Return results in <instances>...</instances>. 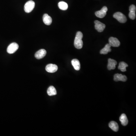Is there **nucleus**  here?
I'll use <instances>...</instances> for the list:
<instances>
[{
  "label": "nucleus",
  "mask_w": 136,
  "mask_h": 136,
  "mask_svg": "<svg viewBox=\"0 0 136 136\" xmlns=\"http://www.w3.org/2000/svg\"><path fill=\"white\" fill-rule=\"evenodd\" d=\"M46 54V51L45 49H42L38 51L35 54V57L36 59H39L44 57Z\"/></svg>",
  "instance_id": "11"
},
{
  "label": "nucleus",
  "mask_w": 136,
  "mask_h": 136,
  "mask_svg": "<svg viewBox=\"0 0 136 136\" xmlns=\"http://www.w3.org/2000/svg\"><path fill=\"white\" fill-rule=\"evenodd\" d=\"M47 92L48 95L50 96L55 95L57 94V90L53 86H51L48 88Z\"/></svg>",
  "instance_id": "18"
},
{
  "label": "nucleus",
  "mask_w": 136,
  "mask_h": 136,
  "mask_svg": "<svg viewBox=\"0 0 136 136\" xmlns=\"http://www.w3.org/2000/svg\"><path fill=\"white\" fill-rule=\"evenodd\" d=\"M109 44L111 46L113 47H118L120 45V42L117 38L115 37H110L109 39Z\"/></svg>",
  "instance_id": "7"
},
{
  "label": "nucleus",
  "mask_w": 136,
  "mask_h": 136,
  "mask_svg": "<svg viewBox=\"0 0 136 136\" xmlns=\"http://www.w3.org/2000/svg\"><path fill=\"white\" fill-rule=\"evenodd\" d=\"M113 17L121 23H125L127 21V19L126 17L121 12H116L113 14Z\"/></svg>",
  "instance_id": "2"
},
{
  "label": "nucleus",
  "mask_w": 136,
  "mask_h": 136,
  "mask_svg": "<svg viewBox=\"0 0 136 136\" xmlns=\"http://www.w3.org/2000/svg\"><path fill=\"white\" fill-rule=\"evenodd\" d=\"M111 46L109 44H107L105 45L104 47L101 49L100 51V54L106 55L110 52L111 51Z\"/></svg>",
  "instance_id": "16"
},
{
  "label": "nucleus",
  "mask_w": 136,
  "mask_h": 136,
  "mask_svg": "<svg viewBox=\"0 0 136 136\" xmlns=\"http://www.w3.org/2000/svg\"><path fill=\"white\" fill-rule=\"evenodd\" d=\"M117 62L115 60L109 59H108V64L107 65V68L109 70H114L117 64Z\"/></svg>",
  "instance_id": "12"
},
{
  "label": "nucleus",
  "mask_w": 136,
  "mask_h": 136,
  "mask_svg": "<svg viewBox=\"0 0 136 136\" xmlns=\"http://www.w3.org/2000/svg\"><path fill=\"white\" fill-rule=\"evenodd\" d=\"M58 69L57 66L55 64H48L46 66L45 70L46 71L50 73H53L56 72Z\"/></svg>",
  "instance_id": "8"
},
{
  "label": "nucleus",
  "mask_w": 136,
  "mask_h": 136,
  "mask_svg": "<svg viewBox=\"0 0 136 136\" xmlns=\"http://www.w3.org/2000/svg\"><path fill=\"white\" fill-rule=\"evenodd\" d=\"M95 23V28L99 32H102L105 27V25L104 23L98 21H95L94 22Z\"/></svg>",
  "instance_id": "6"
},
{
  "label": "nucleus",
  "mask_w": 136,
  "mask_h": 136,
  "mask_svg": "<svg viewBox=\"0 0 136 136\" xmlns=\"http://www.w3.org/2000/svg\"><path fill=\"white\" fill-rule=\"evenodd\" d=\"M107 11V8L106 6H104L100 10L96 12L95 14L97 17L102 18L105 16Z\"/></svg>",
  "instance_id": "5"
},
{
  "label": "nucleus",
  "mask_w": 136,
  "mask_h": 136,
  "mask_svg": "<svg viewBox=\"0 0 136 136\" xmlns=\"http://www.w3.org/2000/svg\"><path fill=\"white\" fill-rule=\"evenodd\" d=\"M136 8L135 5H130L129 7V16L130 19L134 20L136 18Z\"/></svg>",
  "instance_id": "9"
},
{
  "label": "nucleus",
  "mask_w": 136,
  "mask_h": 136,
  "mask_svg": "<svg viewBox=\"0 0 136 136\" xmlns=\"http://www.w3.org/2000/svg\"><path fill=\"white\" fill-rule=\"evenodd\" d=\"M43 21L45 25H49L52 22V18L47 14H45L43 16Z\"/></svg>",
  "instance_id": "13"
},
{
  "label": "nucleus",
  "mask_w": 136,
  "mask_h": 136,
  "mask_svg": "<svg viewBox=\"0 0 136 136\" xmlns=\"http://www.w3.org/2000/svg\"><path fill=\"white\" fill-rule=\"evenodd\" d=\"M19 48V45L15 42L12 43L8 46L7 49V52L9 54H12L15 53Z\"/></svg>",
  "instance_id": "4"
},
{
  "label": "nucleus",
  "mask_w": 136,
  "mask_h": 136,
  "mask_svg": "<svg viewBox=\"0 0 136 136\" xmlns=\"http://www.w3.org/2000/svg\"><path fill=\"white\" fill-rule=\"evenodd\" d=\"M58 7L60 9L62 10H66L68 9V4L64 2H59L58 4Z\"/></svg>",
  "instance_id": "20"
},
{
  "label": "nucleus",
  "mask_w": 136,
  "mask_h": 136,
  "mask_svg": "<svg viewBox=\"0 0 136 136\" xmlns=\"http://www.w3.org/2000/svg\"><path fill=\"white\" fill-rule=\"evenodd\" d=\"M128 66V64H126V63L124 62H121L119 64L118 68L121 71L125 72L126 71V67Z\"/></svg>",
  "instance_id": "19"
},
{
  "label": "nucleus",
  "mask_w": 136,
  "mask_h": 136,
  "mask_svg": "<svg viewBox=\"0 0 136 136\" xmlns=\"http://www.w3.org/2000/svg\"><path fill=\"white\" fill-rule=\"evenodd\" d=\"M71 64L73 66L75 70H79L80 69V63L77 59H73L71 61Z\"/></svg>",
  "instance_id": "14"
},
{
  "label": "nucleus",
  "mask_w": 136,
  "mask_h": 136,
  "mask_svg": "<svg viewBox=\"0 0 136 136\" xmlns=\"http://www.w3.org/2000/svg\"><path fill=\"white\" fill-rule=\"evenodd\" d=\"M120 120L122 125L123 126H126L128 124V119L125 114L123 113L121 114L120 118Z\"/></svg>",
  "instance_id": "15"
},
{
  "label": "nucleus",
  "mask_w": 136,
  "mask_h": 136,
  "mask_svg": "<svg viewBox=\"0 0 136 136\" xmlns=\"http://www.w3.org/2000/svg\"><path fill=\"white\" fill-rule=\"evenodd\" d=\"M109 127L114 132H117L118 130V125L115 121H112L110 122L109 124Z\"/></svg>",
  "instance_id": "17"
},
{
  "label": "nucleus",
  "mask_w": 136,
  "mask_h": 136,
  "mask_svg": "<svg viewBox=\"0 0 136 136\" xmlns=\"http://www.w3.org/2000/svg\"><path fill=\"white\" fill-rule=\"evenodd\" d=\"M35 7V2L33 0L28 1L24 5V11L27 13L32 11Z\"/></svg>",
  "instance_id": "3"
},
{
  "label": "nucleus",
  "mask_w": 136,
  "mask_h": 136,
  "mask_svg": "<svg viewBox=\"0 0 136 136\" xmlns=\"http://www.w3.org/2000/svg\"><path fill=\"white\" fill-rule=\"evenodd\" d=\"M127 80V78L126 76L121 74H116L114 76V80L115 81H121L125 82Z\"/></svg>",
  "instance_id": "10"
},
{
  "label": "nucleus",
  "mask_w": 136,
  "mask_h": 136,
  "mask_svg": "<svg viewBox=\"0 0 136 136\" xmlns=\"http://www.w3.org/2000/svg\"><path fill=\"white\" fill-rule=\"evenodd\" d=\"M83 34L80 32H78L76 33V36L74 41V46L76 48L78 49H81L83 46V41L82 38Z\"/></svg>",
  "instance_id": "1"
}]
</instances>
